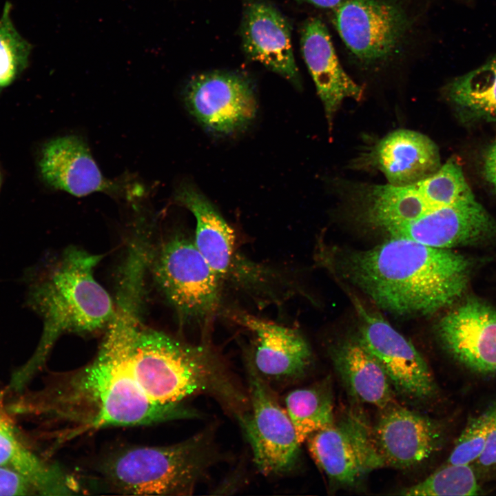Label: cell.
I'll return each mask as SVG.
<instances>
[{
  "instance_id": "cell-1",
  "label": "cell",
  "mask_w": 496,
  "mask_h": 496,
  "mask_svg": "<svg viewBox=\"0 0 496 496\" xmlns=\"http://www.w3.org/2000/svg\"><path fill=\"white\" fill-rule=\"evenodd\" d=\"M138 314L137 302L120 301L98 353L121 368L148 399L179 405L205 394L235 417L247 411L249 397L211 347L148 328Z\"/></svg>"
},
{
  "instance_id": "cell-2",
  "label": "cell",
  "mask_w": 496,
  "mask_h": 496,
  "mask_svg": "<svg viewBox=\"0 0 496 496\" xmlns=\"http://www.w3.org/2000/svg\"><path fill=\"white\" fill-rule=\"evenodd\" d=\"M335 266L382 310L425 316L462 296L474 262L451 249L391 237L370 249L335 254Z\"/></svg>"
},
{
  "instance_id": "cell-3",
  "label": "cell",
  "mask_w": 496,
  "mask_h": 496,
  "mask_svg": "<svg viewBox=\"0 0 496 496\" xmlns=\"http://www.w3.org/2000/svg\"><path fill=\"white\" fill-rule=\"evenodd\" d=\"M29 408L64 424L66 439L110 426H144L193 417L182 404L153 402L118 366L96 354L78 369L55 375Z\"/></svg>"
},
{
  "instance_id": "cell-4",
  "label": "cell",
  "mask_w": 496,
  "mask_h": 496,
  "mask_svg": "<svg viewBox=\"0 0 496 496\" xmlns=\"http://www.w3.org/2000/svg\"><path fill=\"white\" fill-rule=\"evenodd\" d=\"M102 256L68 248L32 292V303L43 321L39 343L31 358L12 375L8 386L21 391L43 366L57 339L65 333L86 334L107 327L115 309L94 270Z\"/></svg>"
},
{
  "instance_id": "cell-5",
  "label": "cell",
  "mask_w": 496,
  "mask_h": 496,
  "mask_svg": "<svg viewBox=\"0 0 496 496\" xmlns=\"http://www.w3.org/2000/svg\"><path fill=\"white\" fill-rule=\"evenodd\" d=\"M209 433L168 446H137L109 454L97 466L103 483L115 493L187 495L213 462Z\"/></svg>"
},
{
  "instance_id": "cell-6",
  "label": "cell",
  "mask_w": 496,
  "mask_h": 496,
  "mask_svg": "<svg viewBox=\"0 0 496 496\" xmlns=\"http://www.w3.org/2000/svg\"><path fill=\"white\" fill-rule=\"evenodd\" d=\"M349 193L358 219L382 231L475 197L460 165L453 158L431 176L411 185L358 183Z\"/></svg>"
},
{
  "instance_id": "cell-7",
  "label": "cell",
  "mask_w": 496,
  "mask_h": 496,
  "mask_svg": "<svg viewBox=\"0 0 496 496\" xmlns=\"http://www.w3.org/2000/svg\"><path fill=\"white\" fill-rule=\"evenodd\" d=\"M152 269L167 300L180 318L207 327L220 309L223 281L194 241L175 234L155 253Z\"/></svg>"
},
{
  "instance_id": "cell-8",
  "label": "cell",
  "mask_w": 496,
  "mask_h": 496,
  "mask_svg": "<svg viewBox=\"0 0 496 496\" xmlns=\"http://www.w3.org/2000/svg\"><path fill=\"white\" fill-rule=\"evenodd\" d=\"M174 200L194 215V243L223 283L253 293L271 295L275 274L239 252L234 231L198 189L183 182L175 190Z\"/></svg>"
},
{
  "instance_id": "cell-9",
  "label": "cell",
  "mask_w": 496,
  "mask_h": 496,
  "mask_svg": "<svg viewBox=\"0 0 496 496\" xmlns=\"http://www.w3.org/2000/svg\"><path fill=\"white\" fill-rule=\"evenodd\" d=\"M248 411L237 420L265 475L280 474L296 464L301 444L286 409L248 358Z\"/></svg>"
},
{
  "instance_id": "cell-10",
  "label": "cell",
  "mask_w": 496,
  "mask_h": 496,
  "mask_svg": "<svg viewBox=\"0 0 496 496\" xmlns=\"http://www.w3.org/2000/svg\"><path fill=\"white\" fill-rule=\"evenodd\" d=\"M307 440L316 464L337 485L353 486L373 470L386 466L373 429L358 411L348 412Z\"/></svg>"
},
{
  "instance_id": "cell-11",
  "label": "cell",
  "mask_w": 496,
  "mask_h": 496,
  "mask_svg": "<svg viewBox=\"0 0 496 496\" xmlns=\"http://www.w3.org/2000/svg\"><path fill=\"white\" fill-rule=\"evenodd\" d=\"M333 10L334 24L343 43L366 63L389 57L409 28L405 12L389 0H344Z\"/></svg>"
},
{
  "instance_id": "cell-12",
  "label": "cell",
  "mask_w": 496,
  "mask_h": 496,
  "mask_svg": "<svg viewBox=\"0 0 496 496\" xmlns=\"http://www.w3.org/2000/svg\"><path fill=\"white\" fill-rule=\"evenodd\" d=\"M360 318L358 336L378 360L392 387L406 397L425 400L436 391L433 374L413 344L380 315L353 302Z\"/></svg>"
},
{
  "instance_id": "cell-13",
  "label": "cell",
  "mask_w": 496,
  "mask_h": 496,
  "mask_svg": "<svg viewBox=\"0 0 496 496\" xmlns=\"http://www.w3.org/2000/svg\"><path fill=\"white\" fill-rule=\"evenodd\" d=\"M189 113L205 128L229 134L247 126L257 111L251 83L242 76L215 71L193 77L184 90Z\"/></svg>"
},
{
  "instance_id": "cell-14",
  "label": "cell",
  "mask_w": 496,
  "mask_h": 496,
  "mask_svg": "<svg viewBox=\"0 0 496 496\" xmlns=\"http://www.w3.org/2000/svg\"><path fill=\"white\" fill-rule=\"evenodd\" d=\"M429 247L451 249L496 240V221L475 198L430 211L404 224L387 229Z\"/></svg>"
},
{
  "instance_id": "cell-15",
  "label": "cell",
  "mask_w": 496,
  "mask_h": 496,
  "mask_svg": "<svg viewBox=\"0 0 496 496\" xmlns=\"http://www.w3.org/2000/svg\"><path fill=\"white\" fill-rule=\"evenodd\" d=\"M437 336L447 352L470 370L496 374V309L468 298L444 316Z\"/></svg>"
},
{
  "instance_id": "cell-16",
  "label": "cell",
  "mask_w": 496,
  "mask_h": 496,
  "mask_svg": "<svg viewBox=\"0 0 496 496\" xmlns=\"http://www.w3.org/2000/svg\"><path fill=\"white\" fill-rule=\"evenodd\" d=\"M39 167L50 186L77 197L95 192L127 198L135 195L124 181L111 180L102 174L86 142L77 135H65L46 143Z\"/></svg>"
},
{
  "instance_id": "cell-17",
  "label": "cell",
  "mask_w": 496,
  "mask_h": 496,
  "mask_svg": "<svg viewBox=\"0 0 496 496\" xmlns=\"http://www.w3.org/2000/svg\"><path fill=\"white\" fill-rule=\"evenodd\" d=\"M384 409L373 432L386 466L411 468L438 451L442 431L435 421L398 406Z\"/></svg>"
},
{
  "instance_id": "cell-18",
  "label": "cell",
  "mask_w": 496,
  "mask_h": 496,
  "mask_svg": "<svg viewBox=\"0 0 496 496\" xmlns=\"http://www.w3.org/2000/svg\"><path fill=\"white\" fill-rule=\"evenodd\" d=\"M234 320L254 336V352L249 358L262 376L293 380L307 373L312 352L298 330L247 313H236Z\"/></svg>"
},
{
  "instance_id": "cell-19",
  "label": "cell",
  "mask_w": 496,
  "mask_h": 496,
  "mask_svg": "<svg viewBox=\"0 0 496 496\" xmlns=\"http://www.w3.org/2000/svg\"><path fill=\"white\" fill-rule=\"evenodd\" d=\"M241 34L244 52L251 60L300 86L290 26L277 9L262 1L248 3Z\"/></svg>"
},
{
  "instance_id": "cell-20",
  "label": "cell",
  "mask_w": 496,
  "mask_h": 496,
  "mask_svg": "<svg viewBox=\"0 0 496 496\" xmlns=\"http://www.w3.org/2000/svg\"><path fill=\"white\" fill-rule=\"evenodd\" d=\"M302 56L322 103L329 130L344 99L360 101L363 87L342 67L324 23L318 18L307 19L301 31Z\"/></svg>"
},
{
  "instance_id": "cell-21",
  "label": "cell",
  "mask_w": 496,
  "mask_h": 496,
  "mask_svg": "<svg viewBox=\"0 0 496 496\" xmlns=\"http://www.w3.org/2000/svg\"><path fill=\"white\" fill-rule=\"evenodd\" d=\"M366 165L380 170L388 183L405 186L422 180L441 167L436 144L426 135L410 130L393 131L366 154Z\"/></svg>"
},
{
  "instance_id": "cell-22",
  "label": "cell",
  "mask_w": 496,
  "mask_h": 496,
  "mask_svg": "<svg viewBox=\"0 0 496 496\" xmlns=\"http://www.w3.org/2000/svg\"><path fill=\"white\" fill-rule=\"evenodd\" d=\"M331 358L351 396L383 409L392 404L391 384L378 360L359 336L338 344L332 351Z\"/></svg>"
},
{
  "instance_id": "cell-23",
  "label": "cell",
  "mask_w": 496,
  "mask_h": 496,
  "mask_svg": "<svg viewBox=\"0 0 496 496\" xmlns=\"http://www.w3.org/2000/svg\"><path fill=\"white\" fill-rule=\"evenodd\" d=\"M0 467L15 471L25 478L40 495L77 493V481L54 464L39 457L17 439L0 416Z\"/></svg>"
},
{
  "instance_id": "cell-24",
  "label": "cell",
  "mask_w": 496,
  "mask_h": 496,
  "mask_svg": "<svg viewBox=\"0 0 496 496\" xmlns=\"http://www.w3.org/2000/svg\"><path fill=\"white\" fill-rule=\"evenodd\" d=\"M447 99L469 121H496V54L444 87Z\"/></svg>"
},
{
  "instance_id": "cell-25",
  "label": "cell",
  "mask_w": 496,
  "mask_h": 496,
  "mask_svg": "<svg viewBox=\"0 0 496 496\" xmlns=\"http://www.w3.org/2000/svg\"><path fill=\"white\" fill-rule=\"evenodd\" d=\"M285 404L300 444L335 422L333 396L327 380L292 391L287 395Z\"/></svg>"
},
{
  "instance_id": "cell-26",
  "label": "cell",
  "mask_w": 496,
  "mask_h": 496,
  "mask_svg": "<svg viewBox=\"0 0 496 496\" xmlns=\"http://www.w3.org/2000/svg\"><path fill=\"white\" fill-rule=\"evenodd\" d=\"M479 492L475 473L470 464H446L428 477L400 490L409 496L475 495Z\"/></svg>"
},
{
  "instance_id": "cell-27",
  "label": "cell",
  "mask_w": 496,
  "mask_h": 496,
  "mask_svg": "<svg viewBox=\"0 0 496 496\" xmlns=\"http://www.w3.org/2000/svg\"><path fill=\"white\" fill-rule=\"evenodd\" d=\"M6 1L0 18V87L12 83L28 66L32 45L15 28Z\"/></svg>"
},
{
  "instance_id": "cell-28",
  "label": "cell",
  "mask_w": 496,
  "mask_h": 496,
  "mask_svg": "<svg viewBox=\"0 0 496 496\" xmlns=\"http://www.w3.org/2000/svg\"><path fill=\"white\" fill-rule=\"evenodd\" d=\"M493 406L471 419L457 440L446 464H471L482 454L493 419Z\"/></svg>"
},
{
  "instance_id": "cell-29",
  "label": "cell",
  "mask_w": 496,
  "mask_h": 496,
  "mask_svg": "<svg viewBox=\"0 0 496 496\" xmlns=\"http://www.w3.org/2000/svg\"><path fill=\"white\" fill-rule=\"evenodd\" d=\"M30 495L37 493L25 478L12 470L0 467V496Z\"/></svg>"
},
{
  "instance_id": "cell-30",
  "label": "cell",
  "mask_w": 496,
  "mask_h": 496,
  "mask_svg": "<svg viewBox=\"0 0 496 496\" xmlns=\"http://www.w3.org/2000/svg\"><path fill=\"white\" fill-rule=\"evenodd\" d=\"M493 414L485 448L475 462L483 468L496 465V404L493 406Z\"/></svg>"
},
{
  "instance_id": "cell-31",
  "label": "cell",
  "mask_w": 496,
  "mask_h": 496,
  "mask_svg": "<svg viewBox=\"0 0 496 496\" xmlns=\"http://www.w3.org/2000/svg\"><path fill=\"white\" fill-rule=\"evenodd\" d=\"M483 172L486 181L496 193V141L488 147L485 152Z\"/></svg>"
},
{
  "instance_id": "cell-32",
  "label": "cell",
  "mask_w": 496,
  "mask_h": 496,
  "mask_svg": "<svg viewBox=\"0 0 496 496\" xmlns=\"http://www.w3.org/2000/svg\"><path fill=\"white\" fill-rule=\"evenodd\" d=\"M321 8H336L344 0H300Z\"/></svg>"
}]
</instances>
